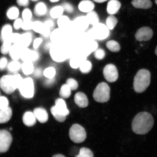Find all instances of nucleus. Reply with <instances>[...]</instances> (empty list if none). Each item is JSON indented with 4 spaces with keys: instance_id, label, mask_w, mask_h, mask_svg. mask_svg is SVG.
<instances>
[{
    "instance_id": "obj_56",
    "label": "nucleus",
    "mask_w": 157,
    "mask_h": 157,
    "mask_svg": "<svg viewBox=\"0 0 157 157\" xmlns=\"http://www.w3.org/2000/svg\"><path fill=\"white\" fill-rule=\"evenodd\" d=\"M93 1L98 3H102L107 1L108 0H93Z\"/></svg>"
},
{
    "instance_id": "obj_25",
    "label": "nucleus",
    "mask_w": 157,
    "mask_h": 157,
    "mask_svg": "<svg viewBox=\"0 0 157 157\" xmlns=\"http://www.w3.org/2000/svg\"><path fill=\"white\" fill-rule=\"evenodd\" d=\"M22 48L17 44H14L11 47L9 52L11 57L14 60H17L21 57Z\"/></svg>"
},
{
    "instance_id": "obj_9",
    "label": "nucleus",
    "mask_w": 157,
    "mask_h": 157,
    "mask_svg": "<svg viewBox=\"0 0 157 157\" xmlns=\"http://www.w3.org/2000/svg\"><path fill=\"white\" fill-rule=\"evenodd\" d=\"M12 141V136L8 131L5 129L0 130V153L6 152Z\"/></svg>"
},
{
    "instance_id": "obj_38",
    "label": "nucleus",
    "mask_w": 157,
    "mask_h": 157,
    "mask_svg": "<svg viewBox=\"0 0 157 157\" xmlns=\"http://www.w3.org/2000/svg\"><path fill=\"white\" fill-rule=\"evenodd\" d=\"M11 43L9 39L3 41V44L0 48L1 53L3 54L8 53L12 46Z\"/></svg>"
},
{
    "instance_id": "obj_55",
    "label": "nucleus",
    "mask_w": 157,
    "mask_h": 157,
    "mask_svg": "<svg viewBox=\"0 0 157 157\" xmlns=\"http://www.w3.org/2000/svg\"><path fill=\"white\" fill-rule=\"evenodd\" d=\"M41 73H42V71H41V70L40 69H37L35 71L34 75L36 77H38L40 76Z\"/></svg>"
},
{
    "instance_id": "obj_45",
    "label": "nucleus",
    "mask_w": 157,
    "mask_h": 157,
    "mask_svg": "<svg viewBox=\"0 0 157 157\" xmlns=\"http://www.w3.org/2000/svg\"><path fill=\"white\" fill-rule=\"evenodd\" d=\"M9 107V101L7 98L4 97H0V110Z\"/></svg>"
},
{
    "instance_id": "obj_27",
    "label": "nucleus",
    "mask_w": 157,
    "mask_h": 157,
    "mask_svg": "<svg viewBox=\"0 0 157 157\" xmlns=\"http://www.w3.org/2000/svg\"><path fill=\"white\" fill-rule=\"evenodd\" d=\"M70 21L69 18L66 16L62 15L59 17L57 21V24L59 28L66 29L70 26Z\"/></svg>"
},
{
    "instance_id": "obj_8",
    "label": "nucleus",
    "mask_w": 157,
    "mask_h": 157,
    "mask_svg": "<svg viewBox=\"0 0 157 157\" xmlns=\"http://www.w3.org/2000/svg\"><path fill=\"white\" fill-rule=\"evenodd\" d=\"M21 95L25 98H31L34 94V86L33 80L31 78L23 79L18 88Z\"/></svg>"
},
{
    "instance_id": "obj_49",
    "label": "nucleus",
    "mask_w": 157,
    "mask_h": 157,
    "mask_svg": "<svg viewBox=\"0 0 157 157\" xmlns=\"http://www.w3.org/2000/svg\"><path fill=\"white\" fill-rule=\"evenodd\" d=\"M20 34L17 33H14L11 35L9 38L12 43H13L14 44H18L20 38L21 37Z\"/></svg>"
},
{
    "instance_id": "obj_2",
    "label": "nucleus",
    "mask_w": 157,
    "mask_h": 157,
    "mask_svg": "<svg viewBox=\"0 0 157 157\" xmlns=\"http://www.w3.org/2000/svg\"><path fill=\"white\" fill-rule=\"evenodd\" d=\"M23 80L19 74L5 75L0 79V87L6 94H11L19 88Z\"/></svg>"
},
{
    "instance_id": "obj_61",
    "label": "nucleus",
    "mask_w": 157,
    "mask_h": 157,
    "mask_svg": "<svg viewBox=\"0 0 157 157\" xmlns=\"http://www.w3.org/2000/svg\"><path fill=\"white\" fill-rule=\"evenodd\" d=\"M32 1H37V0H32Z\"/></svg>"
},
{
    "instance_id": "obj_21",
    "label": "nucleus",
    "mask_w": 157,
    "mask_h": 157,
    "mask_svg": "<svg viewBox=\"0 0 157 157\" xmlns=\"http://www.w3.org/2000/svg\"><path fill=\"white\" fill-rule=\"evenodd\" d=\"M36 119L33 112L27 111L25 112L23 117V122L28 127H32L36 123Z\"/></svg>"
},
{
    "instance_id": "obj_39",
    "label": "nucleus",
    "mask_w": 157,
    "mask_h": 157,
    "mask_svg": "<svg viewBox=\"0 0 157 157\" xmlns=\"http://www.w3.org/2000/svg\"><path fill=\"white\" fill-rule=\"evenodd\" d=\"M19 11L18 9L16 7L10 8L7 11V15L8 17L10 19H15L18 17Z\"/></svg>"
},
{
    "instance_id": "obj_12",
    "label": "nucleus",
    "mask_w": 157,
    "mask_h": 157,
    "mask_svg": "<svg viewBox=\"0 0 157 157\" xmlns=\"http://www.w3.org/2000/svg\"><path fill=\"white\" fill-rule=\"evenodd\" d=\"M38 53L34 51L29 50L28 48L22 49L20 58L24 62L35 61L38 59Z\"/></svg>"
},
{
    "instance_id": "obj_1",
    "label": "nucleus",
    "mask_w": 157,
    "mask_h": 157,
    "mask_svg": "<svg viewBox=\"0 0 157 157\" xmlns=\"http://www.w3.org/2000/svg\"><path fill=\"white\" fill-rule=\"evenodd\" d=\"M154 123V118L150 113L147 112L139 113L132 121V130L137 134H147L152 129Z\"/></svg>"
},
{
    "instance_id": "obj_18",
    "label": "nucleus",
    "mask_w": 157,
    "mask_h": 157,
    "mask_svg": "<svg viewBox=\"0 0 157 157\" xmlns=\"http://www.w3.org/2000/svg\"><path fill=\"white\" fill-rule=\"evenodd\" d=\"M121 6L120 2L117 0H110L107 4V11L109 14L113 15L116 14Z\"/></svg>"
},
{
    "instance_id": "obj_42",
    "label": "nucleus",
    "mask_w": 157,
    "mask_h": 157,
    "mask_svg": "<svg viewBox=\"0 0 157 157\" xmlns=\"http://www.w3.org/2000/svg\"><path fill=\"white\" fill-rule=\"evenodd\" d=\"M56 70L52 67H48L45 69L44 74L45 77L48 78H53L56 75Z\"/></svg>"
},
{
    "instance_id": "obj_57",
    "label": "nucleus",
    "mask_w": 157,
    "mask_h": 157,
    "mask_svg": "<svg viewBox=\"0 0 157 157\" xmlns=\"http://www.w3.org/2000/svg\"><path fill=\"white\" fill-rule=\"evenodd\" d=\"M52 157H65L63 155L61 154H57L56 155H54V156Z\"/></svg>"
},
{
    "instance_id": "obj_13",
    "label": "nucleus",
    "mask_w": 157,
    "mask_h": 157,
    "mask_svg": "<svg viewBox=\"0 0 157 157\" xmlns=\"http://www.w3.org/2000/svg\"><path fill=\"white\" fill-rule=\"evenodd\" d=\"M66 37L65 31L63 29L59 28L53 31L50 35V39L53 44H61Z\"/></svg>"
},
{
    "instance_id": "obj_31",
    "label": "nucleus",
    "mask_w": 157,
    "mask_h": 157,
    "mask_svg": "<svg viewBox=\"0 0 157 157\" xmlns=\"http://www.w3.org/2000/svg\"><path fill=\"white\" fill-rule=\"evenodd\" d=\"M51 112L55 119L59 122H63L65 121L66 116L63 114L58 111L55 105L51 108Z\"/></svg>"
},
{
    "instance_id": "obj_15",
    "label": "nucleus",
    "mask_w": 157,
    "mask_h": 157,
    "mask_svg": "<svg viewBox=\"0 0 157 157\" xmlns=\"http://www.w3.org/2000/svg\"><path fill=\"white\" fill-rule=\"evenodd\" d=\"M86 58L87 56L79 53L76 54L70 59V64L71 67L74 69L79 68L82 64L86 60Z\"/></svg>"
},
{
    "instance_id": "obj_40",
    "label": "nucleus",
    "mask_w": 157,
    "mask_h": 157,
    "mask_svg": "<svg viewBox=\"0 0 157 157\" xmlns=\"http://www.w3.org/2000/svg\"><path fill=\"white\" fill-rule=\"evenodd\" d=\"M75 157H94V155L89 149L83 147L80 149L79 154Z\"/></svg>"
},
{
    "instance_id": "obj_37",
    "label": "nucleus",
    "mask_w": 157,
    "mask_h": 157,
    "mask_svg": "<svg viewBox=\"0 0 157 157\" xmlns=\"http://www.w3.org/2000/svg\"><path fill=\"white\" fill-rule=\"evenodd\" d=\"M32 29L35 32L43 35L44 32L45 26L44 23L40 21H36L33 23Z\"/></svg>"
},
{
    "instance_id": "obj_58",
    "label": "nucleus",
    "mask_w": 157,
    "mask_h": 157,
    "mask_svg": "<svg viewBox=\"0 0 157 157\" xmlns=\"http://www.w3.org/2000/svg\"><path fill=\"white\" fill-rule=\"evenodd\" d=\"M50 1L51 2H52L54 3L58 2L59 0H50Z\"/></svg>"
},
{
    "instance_id": "obj_6",
    "label": "nucleus",
    "mask_w": 157,
    "mask_h": 157,
    "mask_svg": "<svg viewBox=\"0 0 157 157\" xmlns=\"http://www.w3.org/2000/svg\"><path fill=\"white\" fill-rule=\"evenodd\" d=\"M109 29L103 23H99L94 25L88 31V34L91 38L99 40H103L109 36Z\"/></svg>"
},
{
    "instance_id": "obj_28",
    "label": "nucleus",
    "mask_w": 157,
    "mask_h": 157,
    "mask_svg": "<svg viewBox=\"0 0 157 157\" xmlns=\"http://www.w3.org/2000/svg\"><path fill=\"white\" fill-rule=\"evenodd\" d=\"M12 28L11 25H6L3 27L1 31V38L3 41L9 39L12 34Z\"/></svg>"
},
{
    "instance_id": "obj_10",
    "label": "nucleus",
    "mask_w": 157,
    "mask_h": 157,
    "mask_svg": "<svg viewBox=\"0 0 157 157\" xmlns=\"http://www.w3.org/2000/svg\"><path fill=\"white\" fill-rule=\"evenodd\" d=\"M104 77L107 81L113 83L117 81L119 77L118 72L114 65L109 64L104 67L103 71Z\"/></svg>"
},
{
    "instance_id": "obj_44",
    "label": "nucleus",
    "mask_w": 157,
    "mask_h": 157,
    "mask_svg": "<svg viewBox=\"0 0 157 157\" xmlns=\"http://www.w3.org/2000/svg\"><path fill=\"white\" fill-rule=\"evenodd\" d=\"M105 51L102 48H98L94 52V56L98 60L103 59L105 57Z\"/></svg>"
},
{
    "instance_id": "obj_36",
    "label": "nucleus",
    "mask_w": 157,
    "mask_h": 157,
    "mask_svg": "<svg viewBox=\"0 0 157 157\" xmlns=\"http://www.w3.org/2000/svg\"><path fill=\"white\" fill-rule=\"evenodd\" d=\"M92 67L93 65L91 62L86 60L80 66L79 68L82 73L86 74L91 71Z\"/></svg>"
},
{
    "instance_id": "obj_14",
    "label": "nucleus",
    "mask_w": 157,
    "mask_h": 157,
    "mask_svg": "<svg viewBox=\"0 0 157 157\" xmlns=\"http://www.w3.org/2000/svg\"><path fill=\"white\" fill-rule=\"evenodd\" d=\"M72 24L75 29L80 31L85 30L88 28L90 25L87 17L84 16H80L76 17L74 20Z\"/></svg>"
},
{
    "instance_id": "obj_17",
    "label": "nucleus",
    "mask_w": 157,
    "mask_h": 157,
    "mask_svg": "<svg viewBox=\"0 0 157 157\" xmlns=\"http://www.w3.org/2000/svg\"><path fill=\"white\" fill-rule=\"evenodd\" d=\"M36 119L39 122L44 123L48 121V114L46 110L42 108H37L33 111Z\"/></svg>"
},
{
    "instance_id": "obj_19",
    "label": "nucleus",
    "mask_w": 157,
    "mask_h": 157,
    "mask_svg": "<svg viewBox=\"0 0 157 157\" xmlns=\"http://www.w3.org/2000/svg\"><path fill=\"white\" fill-rule=\"evenodd\" d=\"M55 106L63 114L66 116L69 114L70 112L67 107L66 102L63 98H58L56 100Z\"/></svg>"
},
{
    "instance_id": "obj_52",
    "label": "nucleus",
    "mask_w": 157,
    "mask_h": 157,
    "mask_svg": "<svg viewBox=\"0 0 157 157\" xmlns=\"http://www.w3.org/2000/svg\"><path fill=\"white\" fill-rule=\"evenodd\" d=\"M17 3L21 6H27L29 5V0H17Z\"/></svg>"
},
{
    "instance_id": "obj_7",
    "label": "nucleus",
    "mask_w": 157,
    "mask_h": 157,
    "mask_svg": "<svg viewBox=\"0 0 157 157\" xmlns=\"http://www.w3.org/2000/svg\"><path fill=\"white\" fill-rule=\"evenodd\" d=\"M69 136L72 142L76 143H81L85 140L86 132L83 127L78 124H74L70 128Z\"/></svg>"
},
{
    "instance_id": "obj_43",
    "label": "nucleus",
    "mask_w": 157,
    "mask_h": 157,
    "mask_svg": "<svg viewBox=\"0 0 157 157\" xmlns=\"http://www.w3.org/2000/svg\"><path fill=\"white\" fill-rule=\"evenodd\" d=\"M66 84L70 88L71 91H75L77 89L78 83L76 80L73 78H69L67 80Z\"/></svg>"
},
{
    "instance_id": "obj_59",
    "label": "nucleus",
    "mask_w": 157,
    "mask_h": 157,
    "mask_svg": "<svg viewBox=\"0 0 157 157\" xmlns=\"http://www.w3.org/2000/svg\"><path fill=\"white\" fill-rule=\"evenodd\" d=\"M155 54L157 56V46L156 48L155 49Z\"/></svg>"
},
{
    "instance_id": "obj_35",
    "label": "nucleus",
    "mask_w": 157,
    "mask_h": 157,
    "mask_svg": "<svg viewBox=\"0 0 157 157\" xmlns=\"http://www.w3.org/2000/svg\"><path fill=\"white\" fill-rule=\"evenodd\" d=\"M22 71L26 75H29L34 71V66L32 62H25L21 66Z\"/></svg>"
},
{
    "instance_id": "obj_32",
    "label": "nucleus",
    "mask_w": 157,
    "mask_h": 157,
    "mask_svg": "<svg viewBox=\"0 0 157 157\" xmlns=\"http://www.w3.org/2000/svg\"><path fill=\"white\" fill-rule=\"evenodd\" d=\"M64 11L63 8L62 6L54 7L51 10V16L53 18H58L62 15Z\"/></svg>"
},
{
    "instance_id": "obj_3",
    "label": "nucleus",
    "mask_w": 157,
    "mask_h": 157,
    "mask_svg": "<svg viewBox=\"0 0 157 157\" xmlns=\"http://www.w3.org/2000/svg\"><path fill=\"white\" fill-rule=\"evenodd\" d=\"M151 75L148 70L142 69L139 70L135 75L133 80V88L137 93H143L150 86Z\"/></svg>"
},
{
    "instance_id": "obj_22",
    "label": "nucleus",
    "mask_w": 157,
    "mask_h": 157,
    "mask_svg": "<svg viewBox=\"0 0 157 157\" xmlns=\"http://www.w3.org/2000/svg\"><path fill=\"white\" fill-rule=\"evenodd\" d=\"M131 4L136 8L144 9H150L152 6L150 0H132Z\"/></svg>"
},
{
    "instance_id": "obj_47",
    "label": "nucleus",
    "mask_w": 157,
    "mask_h": 157,
    "mask_svg": "<svg viewBox=\"0 0 157 157\" xmlns=\"http://www.w3.org/2000/svg\"><path fill=\"white\" fill-rule=\"evenodd\" d=\"M63 8L64 10L69 13H73L74 11V8L71 4L68 3H63L61 6Z\"/></svg>"
},
{
    "instance_id": "obj_53",
    "label": "nucleus",
    "mask_w": 157,
    "mask_h": 157,
    "mask_svg": "<svg viewBox=\"0 0 157 157\" xmlns=\"http://www.w3.org/2000/svg\"><path fill=\"white\" fill-rule=\"evenodd\" d=\"M42 39L40 38H36L34 40L33 46L34 48L36 49L38 48L40 44H42Z\"/></svg>"
},
{
    "instance_id": "obj_5",
    "label": "nucleus",
    "mask_w": 157,
    "mask_h": 157,
    "mask_svg": "<svg viewBox=\"0 0 157 157\" xmlns=\"http://www.w3.org/2000/svg\"><path fill=\"white\" fill-rule=\"evenodd\" d=\"M93 98L98 102L104 103L109 101L110 98V88L105 82H101L94 90Z\"/></svg>"
},
{
    "instance_id": "obj_54",
    "label": "nucleus",
    "mask_w": 157,
    "mask_h": 157,
    "mask_svg": "<svg viewBox=\"0 0 157 157\" xmlns=\"http://www.w3.org/2000/svg\"><path fill=\"white\" fill-rule=\"evenodd\" d=\"M44 26L49 29H51L54 26V22L50 20L47 21L44 23Z\"/></svg>"
},
{
    "instance_id": "obj_11",
    "label": "nucleus",
    "mask_w": 157,
    "mask_h": 157,
    "mask_svg": "<svg viewBox=\"0 0 157 157\" xmlns=\"http://www.w3.org/2000/svg\"><path fill=\"white\" fill-rule=\"evenodd\" d=\"M153 35V31L150 27H143L137 30L135 34V38L139 42L150 40Z\"/></svg>"
},
{
    "instance_id": "obj_34",
    "label": "nucleus",
    "mask_w": 157,
    "mask_h": 157,
    "mask_svg": "<svg viewBox=\"0 0 157 157\" xmlns=\"http://www.w3.org/2000/svg\"><path fill=\"white\" fill-rule=\"evenodd\" d=\"M106 45L107 48L112 52H117L120 51V46L119 43L115 40L108 41Z\"/></svg>"
},
{
    "instance_id": "obj_33",
    "label": "nucleus",
    "mask_w": 157,
    "mask_h": 157,
    "mask_svg": "<svg viewBox=\"0 0 157 157\" xmlns=\"http://www.w3.org/2000/svg\"><path fill=\"white\" fill-rule=\"evenodd\" d=\"M117 19L113 15H110L106 20V24L109 30H113L117 24Z\"/></svg>"
},
{
    "instance_id": "obj_26",
    "label": "nucleus",
    "mask_w": 157,
    "mask_h": 157,
    "mask_svg": "<svg viewBox=\"0 0 157 157\" xmlns=\"http://www.w3.org/2000/svg\"><path fill=\"white\" fill-rule=\"evenodd\" d=\"M89 24L93 26L98 24L99 22V17L95 11H92L87 13L86 16Z\"/></svg>"
},
{
    "instance_id": "obj_51",
    "label": "nucleus",
    "mask_w": 157,
    "mask_h": 157,
    "mask_svg": "<svg viewBox=\"0 0 157 157\" xmlns=\"http://www.w3.org/2000/svg\"><path fill=\"white\" fill-rule=\"evenodd\" d=\"M22 23L23 21L21 19H17L16 20L13 24V27L16 29H18L21 28Z\"/></svg>"
},
{
    "instance_id": "obj_60",
    "label": "nucleus",
    "mask_w": 157,
    "mask_h": 157,
    "mask_svg": "<svg viewBox=\"0 0 157 157\" xmlns=\"http://www.w3.org/2000/svg\"><path fill=\"white\" fill-rule=\"evenodd\" d=\"M155 2L156 4L157 5V0H155Z\"/></svg>"
},
{
    "instance_id": "obj_24",
    "label": "nucleus",
    "mask_w": 157,
    "mask_h": 157,
    "mask_svg": "<svg viewBox=\"0 0 157 157\" xmlns=\"http://www.w3.org/2000/svg\"><path fill=\"white\" fill-rule=\"evenodd\" d=\"M31 40H32V35L31 33H25L24 34L21 35L18 44H17L19 45L22 49L26 48L30 44Z\"/></svg>"
},
{
    "instance_id": "obj_30",
    "label": "nucleus",
    "mask_w": 157,
    "mask_h": 157,
    "mask_svg": "<svg viewBox=\"0 0 157 157\" xmlns=\"http://www.w3.org/2000/svg\"><path fill=\"white\" fill-rule=\"evenodd\" d=\"M71 90L67 84H64L61 87L59 95L63 99H67L71 95Z\"/></svg>"
},
{
    "instance_id": "obj_46",
    "label": "nucleus",
    "mask_w": 157,
    "mask_h": 157,
    "mask_svg": "<svg viewBox=\"0 0 157 157\" xmlns=\"http://www.w3.org/2000/svg\"><path fill=\"white\" fill-rule=\"evenodd\" d=\"M22 15L24 21L30 20L32 16L31 12L28 9H25L23 11Z\"/></svg>"
},
{
    "instance_id": "obj_23",
    "label": "nucleus",
    "mask_w": 157,
    "mask_h": 157,
    "mask_svg": "<svg viewBox=\"0 0 157 157\" xmlns=\"http://www.w3.org/2000/svg\"><path fill=\"white\" fill-rule=\"evenodd\" d=\"M12 116V110L10 107L0 110V124L6 123L10 121Z\"/></svg>"
},
{
    "instance_id": "obj_4",
    "label": "nucleus",
    "mask_w": 157,
    "mask_h": 157,
    "mask_svg": "<svg viewBox=\"0 0 157 157\" xmlns=\"http://www.w3.org/2000/svg\"><path fill=\"white\" fill-rule=\"evenodd\" d=\"M70 50L67 46L63 44H54L51 46L50 54L51 58L54 61H64L70 56Z\"/></svg>"
},
{
    "instance_id": "obj_41",
    "label": "nucleus",
    "mask_w": 157,
    "mask_h": 157,
    "mask_svg": "<svg viewBox=\"0 0 157 157\" xmlns=\"http://www.w3.org/2000/svg\"><path fill=\"white\" fill-rule=\"evenodd\" d=\"M20 63L17 60H14L8 64L7 67L10 71L12 72H16L21 68Z\"/></svg>"
},
{
    "instance_id": "obj_20",
    "label": "nucleus",
    "mask_w": 157,
    "mask_h": 157,
    "mask_svg": "<svg viewBox=\"0 0 157 157\" xmlns=\"http://www.w3.org/2000/svg\"><path fill=\"white\" fill-rule=\"evenodd\" d=\"M95 7L94 3L90 0H83L78 5V9L83 13H88L93 11Z\"/></svg>"
},
{
    "instance_id": "obj_16",
    "label": "nucleus",
    "mask_w": 157,
    "mask_h": 157,
    "mask_svg": "<svg viewBox=\"0 0 157 157\" xmlns=\"http://www.w3.org/2000/svg\"><path fill=\"white\" fill-rule=\"evenodd\" d=\"M74 101L78 107L85 108L88 106V101L87 96L82 92H78L74 96Z\"/></svg>"
},
{
    "instance_id": "obj_29",
    "label": "nucleus",
    "mask_w": 157,
    "mask_h": 157,
    "mask_svg": "<svg viewBox=\"0 0 157 157\" xmlns=\"http://www.w3.org/2000/svg\"><path fill=\"white\" fill-rule=\"evenodd\" d=\"M47 7L44 3L39 2L35 6L34 10V12L35 15L37 16L40 17L44 15L46 13Z\"/></svg>"
},
{
    "instance_id": "obj_50",
    "label": "nucleus",
    "mask_w": 157,
    "mask_h": 157,
    "mask_svg": "<svg viewBox=\"0 0 157 157\" xmlns=\"http://www.w3.org/2000/svg\"><path fill=\"white\" fill-rule=\"evenodd\" d=\"M7 64V60L6 58H2L0 59V70H3L6 67Z\"/></svg>"
},
{
    "instance_id": "obj_48",
    "label": "nucleus",
    "mask_w": 157,
    "mask_h": 157,
    "mask_svg": "<svg viewBox=\"0 0 157 157\" xmlns=\"http://www.w3.org/2000/svg\"><path fill=\"white\" fill-rule=\"evenodd\" d=\"M33 23L30 20L24 21H23L21 28L24 30H28L32 29Z\"/></svg>"
}]
</instances>
